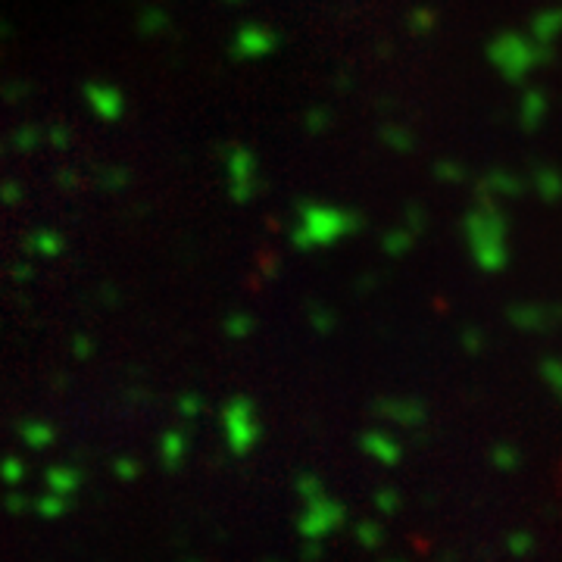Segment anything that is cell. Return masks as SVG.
Listing matches in <instances>:
<instances>
[{
  "label": "cell",
  "mask_w": 562,
  "mask_h": 562,
  "mask_svg": "<svg viewBox=\"0 0 562 562\" xmlns=\"http://www.w3.org/2000/svg\"><path fill=\"white\" fill-rule=\"evenodd\" d=\"M463 238L469 244V253L484 272H500L510 260V226L497 200H478L463 219Z\"/></svg>",
  "instance_id": "obj_1"
},
{
  "label": "cell",
  "mask_w": 562,
  "mask_h": 562,
  "mask_svg": "<svg viewBox=\"0 0 562 562\" xmlns=\"http://www.w3.org/2000/svg\"><path fill=\"white\" fill-rule=\"evenodd\" d=\"M550 57L553 47L538 44L531 35H522V32H503V35L491 38V44H487V63L510 85H522Z\"/></svg>",
  "instance_id": "obj_2"
},
{
  "label": "cell",
  "mask_w": 562,
  "mask_h": 562,
  "mask_svg": "<svg viewBox=\"0 0 562 562\" xmlns=\"http://www.w3.org/2000/svg\"><path fill=\"white\" fill-rule=\"evenodd\" d=\"M475 188H478V198L484 200H510L525 191V181L512 169H487Z\"/></svg>",
  "instance_id": "obj_3"
},
{
  "label": "cell",
  "mask_w": 562,
  "mask_h": 562,
  "mask_svg": "<svg viewBox=\"0 0 562 562\" xmlns=\"http://www.w3.org/2000/svg\"><path fill=\"white\" fill-rule=\"evenodd\" d=\"M547 113H550V97H547L544 88H528L522 94V100H519V125L525 128V132H538L540 125H544Z\"/></svg>",
  "instance_id": "obj_4"
},
{
  "label": "cell",
  "mask_w": 562,
  "mask_h": 562,
  "mask_svg": "<svg viewBox=\"0 0 562 562\" xmlns=\"http://www.w3.org/2000/svg\"><path fill=\"white\" fill-rule=\"evenodd\" d=\"M528 35L538 41V44H544V47L557 44V41L562 38V6L534 13L531 25H528Z\"/></svg>",
  "instance_id": "obj_5"
},
{
  "label": "cell",
  "mask_w": 562,
  "mask_h": 562,
  "mask_svg": "<svg viewBox=\"0 0 562 562\" xmlns=\"http://www.w3.org/2000/svg\"><path fill=\"white\" fill-rule=\"evenodd\" d=\"M531 188L544 203L562 200V172L557 166H538L531 172Z\"/></svg>",
  "instance_id": "obj_6"
},
{
  "label": "cell",
  "mask_w": 562,
  "mask_h": 562,
  "mask_svg": "<svg viewBox=\"0 0 562 562\" xmlns=\"http://www.w3.org/2000/svg\"><path fill=\"white\" fill-rule=\"evenodd\" d=\"M406 25H410V32L416 38H422V35H428L431 29L438 25V16L431 10H412L410 13V19H406Z\"/></svg>",
  "instance_id": "obj_7"
},
{
  "label": "cell",
  "mask_w": 562,
  "mask_h": 562,
  "mask_svg": "<svg viewBox=\"0 0 562 562\" xmlns=\"http://www.w3.org/2000/svg\"><path fill=\"white\" fill-rule=\"evenodd\" d=\"M412 241H416V232H410L406 226H401V228H394V232H388L384 250H391V253H406V250L412 247Z\"/></svg>",
  "instance_id": "obj_8"
},
{
  "label": "cell",
  "mask_w": 562,
  "mask_h": 562,
  "mask_svg": "<svg viewBox=\"0 0 562 562\" xmlns=\"http://www.w3.org/2000/svg\"><path fill=\"white\" fill-rule=\"evenodd\" d=\"M384 138H388V144L394 147V151H401V153H410L412 147H416V138H412V132L410 128H384Z\"/></svg>",
  "instance_id": "obj_9"
},
{
  "label": "cell",
  "mask_w": 562,
  "mask_h": 562,
  "mask_svg": "<svg viewBox=\"0 0 562 562\" xmlns=\"http://www.w3.org/2000/svg\"><path fill=\"white\" fill-rule=\"evenodd\" d=\"M435 175L441 181H450V185H463L465 181V169H463V162H453V160H441L435 166Z\"/></svg>",
  "instance_id": "obj_10"
},
{
  "label": "cell",
  "mask_w": 562,
  "mask_h": 562,
  "mask_svg": "<svg viewBox=\"0 0 562 562\" xmlns=\"http://www.w3.org/2000/svg\"><path fill=\"white\" fill-rule=\"evenodd\" d=\"M425 226H428V216H425L422 207H410V209H406V228H410V232L422 235Z\"/></svg>",
  "instance_id": "obj_11"
}]
</instances>
